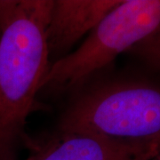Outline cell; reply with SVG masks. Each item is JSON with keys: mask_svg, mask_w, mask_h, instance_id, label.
Instances as JSON below:
<instances>
[{"mask_svg": "<svg viewBox=\"0 0 160 160\" xmlns=\"http://www.w3.org/2000/svg\"><path fill=\"white\" fill-rule=\"evenodd\" d=\"M120 1L56 0L52 1L46 26V43L51 53L69 50L91 32Z\"/></svg>", "mask_w": 160, "mask_h": 160, "instance_id": "cell-5", "label": "cell"}, {"mask_svg": "<svg viewBox=\"0 0 160 160\" xmlns=\"http://www.w3.org/2000/svg\"><path fill=\"white\" fill-rule=\"evenodd\" d=\"M159 146L117 141L89 132H61L31 160H151Z\"/></svg>", "mask_w": 160, "mask_h": 160, "instance_id": "cell-4", "label": "cell"}, {"mask_svg": "<svg viewBox=\"0 0 160 160\" xmlns=\"http://www.w3.org/2000/svg\"><path fill=\"white\" fill-rule=\"evenodd\" d=\"M154 160H160V152H159V153H158V154L157 155V157L155 158Z\"/></svg>", "mask_w": 160, "mask_h": 160, "instance_id": "cell-7", "label": "cell"}, {"mask_svg": "<svg viewBox=\"0 0 160 160\" xmlns=\"http://www.w3.org/2000/svg\"><path fill=\"white\" fill-rule=\"evenodd\" d=\"M159 27L160 0L120 1L78 49L49 65L40 90L62 92L80 87Z\"/></svg>", "mask_w": 160, "mask_h": 160, "instance_id": "cell-3", "label": "cell"}, {"mask_svg": "<svg viewBox=\"0 0 160 160\" xmlns=\"http://www.w3.org/2000/svg\"><path fill=\"white\" fill-rule=\"evenodd\" d=\"M138 46H142L141 49L143 55L153 62L160 64V27L148 39Z\"/></svg>", "mask_w": 160, "mask_h": 160, "instance_id": "cell-6", "label": "cell"}, {"mask_svg": "<svg viewBox=\"0 0 160 160\" xmlns=\"http://www.w3.org/2000/svg\"><path fill=\"white\" fill-rule=\"evenodd\" d=\"M60 132L160 147V86L133 80L93 85L68 106Z\"/></svg>", "mask_w": 160, "mask_h": 160, "instance_id": "cell-2", "label": "cell"}, {"mask_svg": "<svg viewBox=\"0 0 160 160\" xmlns=\"http://www.w3.org/2000/svg\"><path fill=\"white\" fill-rule=\"evenodd\" d=\"M52 1H0V160H14L49 67L46 26Z\"/></svg>", "mask_w": 160, "mask_h": 160, "instance_id": "cell-1", "label": "cell"}]
</instances>
